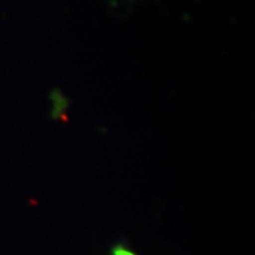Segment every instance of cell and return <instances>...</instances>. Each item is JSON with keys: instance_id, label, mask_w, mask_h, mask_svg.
I'll return each mask as SVG.
<instances>
[{"instance_id": "1", "label": "cell", "mask_w": 255, "mask_h": 255, "mask_svg": "<svg viewBox=\"0 0 255 255\" xmlns=\"http://www.w3.org/2000/svg\"><path fill=\"white\" fill-rule=\"evenodd\" d=\"M109 255H139L137 252L129 246L127 242L119 241L110 248Z\"/></svg>"}]
</instances>
